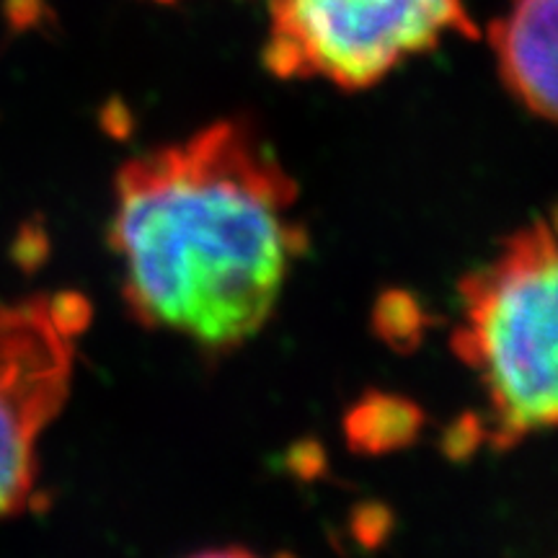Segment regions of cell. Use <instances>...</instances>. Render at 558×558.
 Wrapping results in <instances>:
<instances>
[{
  "label": "cell",
  "mask_w": 558,
  "mask_h": 558,
  "mask_svg": "<svg viewBox=\"0 0 558 558\" xmlns=\"http://www.w3.org/2000/svg\"><path fill=\"white\" fill-rule=\"evenodd\" d=\"M298 186L251 124L226 120L124 163L111 248L132 316L228 352L259 333L305 246Z\"/></svg>",
  "instance_id": "cell-1"
},
{
  "label": "cell",
  "mask_w": 558,
  "mask_h": 558,
  "mask_svg": "<svg viewBox=\"0 0 558 558\" xmlns=\"http://www.w3.org/2000/svg\"><path fill=\"white\" fill-rule=\"evenodd\" d=\"M558 262L550 220L512 235L494 262L460 288L458 357L476 373L486 399L478 437L514 448L554 427L558 411L556 333Z\"/></svg>",
  "instance_id": "cell-2"
},
{
  "label": "cell",
  "mask_w": 558,
  "mask_h": 558,
  "mask_svg": "<svg viewBox=\"0 0 558 558\" xmlns=\"http://www.w3.org/2000/svg\"><path fill=\"white\" fill-rule=\"evenodd\" d=\"M456 32L476 37L460 0H271L264 60L279 78L360 90Z\"/></svg>",
  "instance_id": "cell-3"
},
{
  "label": "cell",
  "mask_w": 558,
  "mask_h": 558,
  "mask_svg": "<svg viewBox=\"0 0 558 558\" xmlns=\"http://www.w3.org/2000/svg\"><path fill=\"white\" fill-rule=\"evenodd\" d=\"M86 316L73 292L0 303V520L34 499L37 442L68 399Z\"/></svg>",
  "instance_id": "cell-4"
},
{
  "label": "cell",
  "mask_w": 558,
  "mask_h": 558,
  "mask_svg": "<svg viewBox=\"0 0 558 558\" xmlns=\"http://www.w3.org/2000/svg\"><path fill=\"white\" fill-rule=\"evenodd\" d=\"M556 11L558 0H512L492 26L499 78L522 107L556 120Z\"/></svg>",
  "instance_id": "cell-5"
}]
</instances>
